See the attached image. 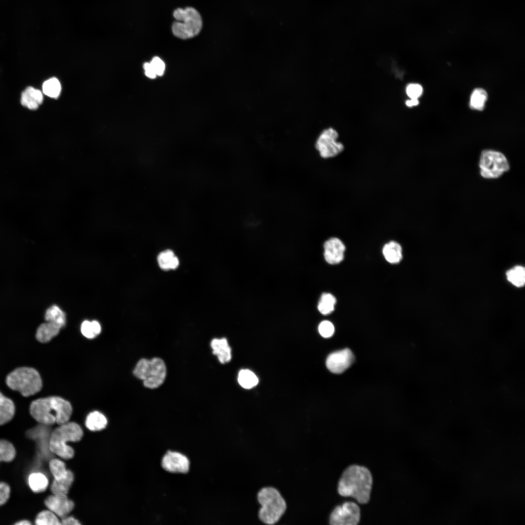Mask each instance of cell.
Here are the masks:
<instances>
[{
  "label": "cell",
  "mask_w": 525,
  "mask_h": 525,
  "mask_svg": "<svg viewBox=\"0 0 525 525\" xmlns=\"http://www.w3.org/2000/svg\"><path fill=\"white\" fill-rule=\"evenodd\" d=\"M212 353L217 356L221 364L229 362L231 359V349L226 338H214L210 342Z\"/></svg>",
  "instance_id": "cell-16"
},
{
  "label": "cell",
  "mask_w": 525,
  "mask_h": 525,
  "mask_svg": "<svg viewBox=\"0 0 525 525\" xmlns=\"http://www.w3.org/2000/svg\"><path fill=\"white\" fill-rule=\"evenodd\" d=\"M74 479L73 473L69 470L67 475L60 480L53 481L51 490L53 494L66 495L71 486Z\"/></svg>",
  "instance_id": "cell-20"
},
{
  "label": "cell",
  "mask_w": 525,
  "mask_h": 525,
  "mask_svg": "<svg viewBox=\"0 0 525 525\" xmlns=\"http://www.w3.org/2000/svg\"><path fill=\"white\" fill-rule=\"evenodd\" d=\"M42 90L44 94L48 97L57 98L59 97L61 90L60 83L57 78H51L43 83Z\"/></svg>",
  "instance_id": "cell-29"
},
{
  "label": "cell",
  "mask_w": 525,
  "mask_h": 525,
  "mask_svg": "<svg viewBox=\"0 0 525 525\" xmlns=\"http://www.w3.org/2000/svg\"><path fill=\"white\" fill-rule=\"evenodd\" d=\"M61 328L55 323L46 321L37 328L36 338L41 343L48 342L58 334Z\"/></svg>",
  "instance_id": "cell-17"
},
{
  "label": "cell",
  "mask_w": 525,
  "mask_h": 525,
  "mask_svg": "<svg viewBox=\"0 0 525 525\" xmlns=\"http://www.w3.org/2000/svg\"><path fill=\"white\" fill-rule=\"evenodd\" d=\"M48 480L42 473L35 472L31 473L28 477V484L31 489L35 492L45 491L48 485Z\"/></svg>",
  "instance_id": "cell-23"
},
{
  "label": "cell",
  "mask_w": 525,
  "mask_h": 525,
  "mask_svg": "<svg viewBox=\"0 0 525 525\" xmlns=\"http://www.w3.org/2000/svg\"><path fill=\"white\" fill-rule=\"evenodd\" d=\"M81 331L85 337L92 339L100 333L101 326L100 324L96 320L92 321L85 320L81 324Z\"/></svg>",
  "instance_id": "cell-30"
},
{
  "label": "cell",
  "mask_w": 525,
  "mask_h": 525,
  "mask_svg": "<svg viewBox=\"0 0 525 525\" xmlns=\"http://www.w3.org/2000/svg\"><path fill=\"white\" fill-rule=\"evenodd\" d=\"M31 523L30 521H27V520L20 521L18 522H17V523H16L15 524V525H31Z\"/></svg>",
  "instance_id": "cell-41"
},
{
  "label": "cell",
  "mask_w": 525,
  "mask_h": 525,
  "mask_svg": "<svg viewBox=\"0 0 525 525\" xmlns=\"http://www.w3.org/2000/svg\"><path fill=\"white\" fill-rule=\"evenodd\" d=\"M15 412V407L13 402L0 392V425L11 420Z\"/></svg>",
  "instance_id": "cell-18"
},
{
  "label": "cell",
  "mask_w": 525,
  "mask_h": 525,
  "mask_svg": "<svg viewBox=\"0 0 525 525\" xmlns=\"http://www.w3.org/2000/svg\"><path fill=\"white\" fill-rule=\"evenodd\" d=\"M43 101L42 92L32 87L27 88L21 93V105L31 110L37 109Z\"/></svg>",
  "instance_id": "cell-15"
},
{
  "label": "cell",
  "mask_w": 525,
  "mask_h": 525,
  "mask_svg": "<svg viewBox=\"0 0 525 525\" xmlns=\"http://www.w3.org/2000/svg\"><path fill=\"white\" fill-rule=\"evenodd\" d=\"M508 280L516 287L523 286L525 282V270L524 267L518 265L507 271L506 273Z\"/></svg>",
  "instance_id": "cell-26"
},
{
  "label": "cell",
  "mask_w": 525,
  "mask_h": 525,
  "mask_svg": "<svg viewBox=\"0 0 525 525\" xmlns=\"http://www.w3.org/2000/svg\"><path fill=\"white\" fill-rule=\"evenodd\" d=\"M133 374L143 381L145 387L154 389L163 383L167 368L164 361L160 358L154 357L151 360L143 358L137 363Z\"/></svg>",
  "instance_id": "cell-6"
},
{
  "label": "cell",
  "mask_w": 525,
  "mask_h": 525,
  "mask_svg": "<svg viewBox=\"0 0 525 525\" xmlns=\"http://www.w3.org/2000/svg\"><path fill=\"white\" fill-rule=\"evenodd\" d=\"M48 508L57 516L64 517L74 508V503L66 495L53 494L47 497L44 501Z\"/></svg>",
  "instance_id": "cell-13"
},
{
  "label": "cell",
  "mask_w": 525,
  "mask_h": 525,
  "mask_svg": "<svg viewBox=\"0 0 525 525\" xmlns=\"http://www.w3.org/2000/svg\"><path fill=\"white\" fill-rule=\"evenodd\" d=\"M61 524L65 525H80V523L77 520L72 517H64L61 520Z\"/></svg>",
  "instance_id": "cell-39"
},
{
  "label": "cell",
  "mask_w": 525,
  "mask_h": 525,
  "mask_svg": "<svg viewBox=\"0 0 525 525\" xmlns=\"http://www.w3.org/2000/svg\"><path fill=\"white\" fill-rule=\"evenodd\" d=\"M107 421L105 417L98 411L90 413L86 420L87 427L91 431L101 430L105 428Z\"/></svg>",
  "instance_id": "cell-22"
},
{
  "label": "cell",
  "mask_w": 525,
  "mask_h": 525,
  "mask_svg": "<svg viewBox=\"0 0 525 525\" xmlns=\"http://www.w3.org/2000/svg\"><path fill=\"white\" fill-rule=\"evenodd\" d=\"M336 298L330 293L322 294L317 305L319 312L324 315L331 313L334 309Z\"/></svg>",
  "instance_id": "cell-27"
},
{
  "label": "cell",
  "mask_w": 525,
  "mask_h": 525,
  "mask_svg": "<svg viewBox=\"0 0 525 525\" xmlns=\"http://www.w3.org/2000/svg\"><path fill=\"white\" fill-rule=\"evenodd\" d=\"M354 356L349 349H345L331 353L326 360L328 369L333 373L343 372L352 364Z\"/></svg>",
  "instance_id": "cell-11"
},
{
  "label": "cell",
  "mask_w": 525,
  "mask_h": 525,
  "mask_svg": "<svg viewBox=\"0 0 525 525\" xmlns=\"http://www.w3.org/2000/svg\"><path fill=\"white\" fill-rule=\"evenodd\" d=\"M6 382L11 389L19 392L25 397L33 395L39 392L42 382L38 371L32 368H18L9 373Z\"/></svg>",
  "instance_id": "cell-5"
},
{
  "label": "cell",
  "mask_w": 525,
  "mask_h": 525,
  "mask_svg": "<svg viewBox=\"0 0 525 525\" xmlns=\"http://www.w3.org/2000/svg\"><path fill=\"white\" fill-rule=\"evenodd\" d=\"M419 103L418 99L410 98L406 101L405 104L408 107H412L418 105Z\"/></svg>",
  "instance_id": "cell-40"
},
{
  "label": "cell",
  "mask_w": 525,
  "mask_h": 525,
  "mask_svg": "<svg viewBox=\"0 0 525 525\" xmlns=\"http://www.w3.org/2000/svg\"><path fill=\"white\" fill-rule=\"evenodd\" d=\"M72 410L68 401L57 396L38 399L32 402L30 407L32 416L45 425L55 423L60 425L68 422Z\"/></svg>",
  "instance_id": "cell-2"
},
{
  "label": "cell",
  "mask_w": 525,
  "mask_h": 525,
  "mask_svg": "<svg viewBox=\"0 0 525 525\" xmlns=\"http://www.w3.org/2000/svg\"><path fill=\"white\" fill-rule=\"evenodd\" d=\"M10 494V488L5 482H0V506L4 504L8 500Z\"/></svg>",
  "instance_id": "cell-37"
},
{
  "label": "cell",
  "mask_w": 525,
  "mask_h": 525,
  "mask_svg": "<svg viewBox=\"0 0 525 525\" xmlns=\"http://www.w3.org/2000/svg\"><path fill=\"white\" fill-rule=\"evenodd\" d=\"M157 76H162L165 71V65L164 62L158 57L153 58L150 62Z\"/></svg>",
  "instance_id": "cell-36"
},
{
  "label": "cell",
  "mask_w": 525,
  "mask_h": 525,
  "mask_svg": "<svg viewBox=\"0 0 525 525\" xmlns=\"http://www.w3.org/2000/svg\"><path fill=\"white\" fill-rule=\"evenodd\" d=\"M318 332L323 337L329 338L333 334L334 327L330 321L324 320L318 326Z\"/></svg>",
  "instance_id": "cell-34"
},
{
  "label": "cell",
  "mask_w": 525,
  "mask_h": 525,
  "mask_svg": "<svg viewBox=\"0 0 525 525\" xmlns=\"http://www.w3.org/2000/svg\"><path fill=\"white\" fill-rule=\"evenodd\" d=\"M162 467L171 472H186L189 469L190 462L183 454L176 452H168L163 456Z\"/></svg>",
  "instance_id": "cell-12"
},
{
  "label": "cell",
  "mask_w": 525,
  "mask_h": 525,
  "mask_svg": "<svg viewBox=\"0 0 525 525\" xmlns=\"http://www.w3.org/2000/svg\"><path fill=\"white\" fill-rule=\"evenodd\" d=\"M257 499L261 506L258 511V518L266 525L276 524L287 508L286 502L280 491L272 486L261 488L257 494Z\"/></svg>",
  "instance_id": "cell-3"
},
{
  "label": "cell",
  "mask_w": 525,
  "mask_h": 525,
  "mask_svg": "<svg viewBox=\"0 0 525 525\" xmlns=\"http://www.w3.org/2000/svg\"><path fill=\"white\" fill-rule=\"evenodd\" d=\"M143 68L145 70V74L147 77L154 79L157 77V75L150 62L145 63L143 64Z\"/></svg>",
  "instance_id": "cell-38"
},
{
  "label": "cell",
  "mask_w": 525,
  "mask_h": 525,
  "mask_svg": "<svg viewBox=\"0 0 525 525\" xmlns=\"http://www.w3.org/2000/svg\"><path fill=\"white\" fill-rule=\"evenodd\" d=\"M423 92L422 87L418 84H409L406 88V93L410 98L418 99Z\"/></svg>",
  "instance_id": "cell-35"
},
{
  "label": "cell",
  "mask_w": 525,
  "mask_h": 525,
  "mask_svg": "<svg viewBox=\"0 0 525 525\" xmlns=\"http://www.w3.org/2000/svg\"><path fill=\"white\" fill-rule=\"evenodd\" d=\"M173 16L176 21L172 25L174 35L181 39L193 37L200 32L202 21L199 12L192 7L177 8Z\"/></svg>",
  "instance_id": "cell-7"
},
{
  "label": "cell",
  "mask_w": 525,
  "mask_h": 525,
  "mask_svg": "<svg viewBox=\"0 0 525 525\" xmlns=\"http://www.w3.org/2000/svg\"><path fill=\"white\" fill-rule=\"evenodd\" d=\"M487 93L482 88H476L472 91L470 101V107L475 110L483 109L487 99Z\"/></svg>",
  "instance_id": "cell-28"
},
{
  "label": "cell",
  "mask_w": 525,
  "mask_h": 525,
  "mask_svg": "<svg viewBox=\"0 0 525 525\" xmlns=\"http://www.w3.org/2000/svg\"><path fill=\"white\" fill-rule=\"evenodd\" d=\"M49 468L54 480L65 477L69 471L66 469L65 463L58 459H52L49 463Z\"/></svg>",
  "instance_id": "cell-31"
},
{
  "label": "cell",
  "mask_w": 525,
  "mask_h": 525,
  "mask_svg": "<svg viewBox=\"0 0 525 525\" xmlns=\"http://www.w3.org/2000/svg\"><path fill=\"white\" fill-rule=\"evenodd\" d=\"M373 482L368 468L351 465L343 472L338 480V493L342 497L353 498L360 504H366L369 501Z\"/></svg>",
  "instance_id": "cell-1"
},
{
  "label": "cell",
  "mask_w": 525,
  "mask_h": 525,
  "mask_svg": "<svg viewBox=\"0 0 525 525\" xmlns=\"http://www.w3.org/2000/svg\"><path fill=\"white\" fill-rule=\"evenodd\" d=\"M45 319L46 321L55 323L61 328L64 327L66 323L65 313L56 305L51 306L46 310Z\"/></svg>",
  "instance_id": "cell-24"
},
{
  "label": "cell",
  "mask_w": 525,
  "mask_h": 525,
  "mask_svg": "<svg viewBox=\"0 0 525 525\" xmlns=\"http://www.w3.org/2000/svg\"><path fill=\"white\" fill-rule=\"evenodd\" d=\"M157 260L159 267L165 270L175 269L179 265L178 259L171 250L160 252Z\"/></svg>",
  "instance_id": "cell-21"
},
{
  "label": "cell",
  "mask_w": 525,
  "mask_h": 525,
  "mask_svg": "<svg viewBox=\"0 0 525 525\" xmlns=\"http://www.w3.org/2000/svg\"><path fill=\"white\" fill-rule=\"evenodd\" d=\"M360 518L359 506L349 501L336 506L330 514L329 522L332 525H357Z\"/></svg>",
  "instance_id": "cell-10"
},
{
  "label": "cell",
  "mask_w": 525,
  "mask_h": 525,
  "mask_svg": "<svg viewBox=\"0 0 525 525\" xmlns=\"http://www.w3.org/2000/svg\"><path fill=\"white\" fill-rule=\"evenodd\" d=\"M16 454L15 447L10 442L0 439V462L12 461L15 457Z\"/></svg>",
  "instance_id": "cell-32"
},
{
  "label": "cell",
  "mask_w": 525,
  "mask_h": 525,
  "mask_svg": "<svg viewBox=\"0 0 525 525\" xmlns=\"http://www.w3.org/2000/svg\"><path fill=\"white\" fill-rule=\"evenodd\" d=\"M323 246L324 258L328 263L337 264L343 260L345 246L339 239L330 238L325 241Z\"/></svg>",
  "instance_id": "cell-14"
},
{
  "label": "cell",
  "mask_w": 525,
  "mask_h": 525,
  "mask_svg": "<svg viewBox=\"0 0 525 525\" xmlns=\"http://www.w3.org/2000/svg\"><path fill=\"white\" fill-rule=\"evenodd\" d=\"M383 254L386 260L391 263L399 262L402 259V249L396 242L390 241L385 245Z\"/></svg>",
  "instance_id": "cell-19"
},
{
  "label": "cell",
  "mask_w": 525,
  "mask_h": 525,
  "mask_svg": "<svg viewBox=\"0 0 525 525\" xmlns=\"http://www.w3.org/2000/svg\"><path fill=\"white\" fill-rule=\"evenodd\" d=\"M35 524L38 525H60L61 523L57 515L51 510H43L39 512L35 518Z\"/></svg>",
  "instance_id": "cell-33"
},
{
  "label": "cell",
  "mask_w": 525,
  "mask_h": 525,
  "mask_svg": "<svg viewBox=\"0 0 525 525\" xmlns=\"http://www.w3.org/2000/svg\"><path fill=\"white\" fill-rule=\"evenodd\" d=\"M83 435L81 428L76 423L68 421L60 424L51 434L49 440L50 450L62 458L70 459L73 456L74 451L66 442L78 441Z\"/></svg>",
  "instance_id": "cell-4"
},
{
  "label": "cell",
  "mask_w": 525,
  "mask_h": 525,
  "mask_svg": "<svg viewBox=\"0 0 525 525\" xmlns=\"http://www.w3.org/2000/svg\"><path fill=\"white\" fill-rule=\"evenodd\" d=\"M238 382L242 387L250 389L258 384L259 380L252 371L243 369H241L238 373Z\"/></svg>",
  "instance_id": "cell-25"
},
{
  "label": "cell",
  "mask_w": 525,
  "mask_h": 525,
  "mask_svg": "<svg viewBox=\"0 0 525 525\" xmlns=\"http://www.w3.org/2000/svg\"><path fill=\"white\" fill-rule=\"evenodd\" d=\"M479 167L481 175L487 179L499 178L510 168L506 156L493 150H485L481 152Z\"/></svg>",
  "instance_id": "cell-8"
},
{
  "label": "cell",
  "mask_w": 525,
  "mask_h": 525,
  "mask_svg": "<svg viewBox=\"0 0 525 525\" xmlns=\"http://www.w3.org/2000/svg\"><path fill=\"white\" fill-rule=\"evenodd\" d=\"M338 138L337 132L332 128L326 129L320 134L316 140L315 148L321 158H332L343 151L344 146L337 141Z\"/></svg>",
  "instance_id": "cell-9"
}]
</instances>
